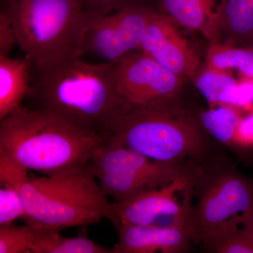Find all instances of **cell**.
Masks as SVG:
<instances>
[{
    "label": "cell",
    "mask_w": 253,
    "mask_h": 253,
    "mask_svg": "<svg viewBox=\"0 0 253 253\" xmlns=\"http://www.w3.org/2000/svg\"><path fill=\"white\" fill-rule=\"evenodd\" d=\"M232 217L201 243L204 252L253 253V237Z\"/></svg>",
    "instance_id": "cell-22"
},
{
    "label": "cell",
    "mask_w": 253,
    "mask_h": 253,
    "mask_svg": "<svg viewBox=\"0 0 253 253\" xmlns=\"http://www.w3.org/2000/svg\"><path fill=\"white\" fill-rule=\"evenodd\" d=\"M82 8L89 14H106L127 4L126 0H78Z\"/></svg>",
    "instance_id": "cell-27"
},
{
    "label": "cell",
    "mask_w": 253,
    "mask_h": 253,
    "mask_svg": "<svg viewBox=\"0 0 253 253\" xmlns=\"http://www.w3.org/2000/svg\"><path fill=\"white\" fill-rule=\"evenodd\" d=\"M200 122L214 140L223 146L234 148L241 118L235 106L219 105L198 113Z\"/></svg>",
    "instance_id": "cell-20"
},
{
    "label": "cell",
    "mask_w": 253,
    "mask_h": 253,
    "mask_svg": "<svg viewBox=\"0 0 253 253\" xmlns=\"http://www.w3.org/2000/svg\"><path fill=\"white\" fill-rule=\"evenodd\" d=\"M34 63L28 56L0 55V120L23 106L32 90Z\"/></svg>",
    "instance_id": "cell-15"
},
{
    "label": "cell",
    "mask_w": 253,
    "mask_h": 253,
    "mask_svg": "<svg viewBox=\"0 0 253 253\" xmlns=\"http://www.w3.org/2000/svg\"><path fill=\"white\" fill-rule=\"evenodd\" d=\"M112 253H186L192 249L187 224L159 226H121Z\"/></svg>",
    "instance_id": "cell-13"
},
{
    "label": "cell",
    "mask_w": 253,
    "mask_h": 253,
    "mask_svg": "<svg viewBox=\"0 0 253 253\" xmlns=\"http://www.w3.org/2000/svg\"><path fill=\"white\" fill-rule=\"evenodd\" d=\"M162 6L176 24L199 32L211 43L221 42L217 0H162Z\"/></svg>",
    "instance_id": "cell-14"
},
{
    "label": "cell",
    "mask_w": 253,
    "mask_h": 253,
    "mask_svg": "<svg viewBox=\"0 0 253 253\" xmlns=\"http://www.w3.org/2000/svg\"><path fill=\"white\" fill-rule=\"evenodd\" d=\"M31 181L38 189L61 202L98 213L111 222L114 219L111 204L86 166L67 175L34 176Z\"/></svg>",
    "instance_id": "cell-12"
},
{
    "label": "cell",
    "mask_w": 253,
    "mask_h": 253,
    "mask_svg": "<svg viewBox=\"0 0 253 253\" xmlns=\"http://www.w3.org/2000/svg\"><path fill=\"white\" fill-rule=\"evenodd\" d=\"M219 21L224 44L251 47L253 41V0H220Z\"/></svg>",
    "instance_id": "cell-16"
},
{
    "label": "cell",
    "mask_w": 253,
    "mask_h": 253,
    "mask_svg": "<svg viewBox=\"0 0 253 253\" xmlns=\"http://www.w3.org/2000/svg\"><path fill=\"white\" fill-rule=\"evenodd\" d=\"M194 80L211 108L223 104L234 106L239 83L229 73L206 67Z\"/></svg>",
    "instance_id": "cell-21"
},
{
    "label": "cell",
    "mask_w": 253,
    "mask_h": 253,
    "mask_svg": "<svg viewBox=\"0 0 253 253\" xmlns=\"http://www.w3.org/2000/svg\"><path fill=\"white\" fill-rule=\"evenodd\" d=\"M156 13L129 3L106 14L86 13L76 54L81 58L93 56L101 63L117 62L137 51Z\"/></svg>",
    "instance_id": "cell-6"
},
{
    "label": "cell",
    "mask_w": 253,
    "mask_h": 253,
    "mask_svg": "<svg viewBox=\"0 0 253 253\" xmlns=\"http://www.w3.org/2000/svg\"><path fill=\"white\" fill-rule=\"evenodd\" d=\"M251 146H253V115L241 118L233 149L241 151Z\"/></svg>",
    "instance_id": "cell-28"
},
{
    "label": "cell",
    "mask_w": 253,
    "mask_h": 253,
    "mask_svg": "<svg viewBox=\"0 0 253 253\" xmlns=\"http://www.w3.org/2000/svg\"><path fill=\"white\" fill-rule=\"evenodd\" d=\"M15 44H17L16 35L11 21L5 13L0 12V55L9 56Z\"/></svg>",
    "instance_id": "cell-26"
},
{
    "label": "cell",
    "mask_w": 253,
    "mask_h": 253,
    "mask_svg": "<svg viewBox=\"0 0 253 253\" xmlns=\"http://www.w3.org/2000/svg\"><path fill=\"white\" fill-rule=\"evenodd\" d=\"M1 1H4V0H1Z\"/></svg>",
    "instance_id": "cell-32"
},
{
    "label": "cell",
    "mask_w": 253,
    "mask_h": 253,
    "mask_svg": "<svg viewBox=\"0 0 253 253\" xmlns=\"http://www.w3.org/2000/svg\"><path fill=\"white\" fill-rule=\"evenodd\" d=\"M241 152L240 154L242 155L245 158L251 160V161H253V146L248 148V149L241 150Z\"/></svg>",
    "instance_id": "cell-30"
},
{
    "label": "cell",
    "mask_w": 253,
    "mask_h": 253,
    "mask_svg": "<svg viewBox=\"0 0 253 253\" xmlns=\"http://www.w3.org/2000/svg\"><path fill=\"white\" fill-rule=\"evenodd\" d=\"M250 48H251V49H253V41L252 44H251V47H250Z\"/></svg>",
    "instance_id": "cell-31"
},
{
    "label": "cell",
    "mask_w": 253,
    "mask_h": 253,
    "mask_svg": "<svg viewBox=\"0 0 253 253\" xmlns=\"http://www.w3.org/2000/svg\"><path fill=\"white\" fill-rule=\"evenodd\" d=\"M113 68L114 63L89 62L76 54L35 68L28 107L81 130L111 134L128 109L116 89Z\"/></svg>",
    "instance_id": "cell-1"
},
{
    "label": "cell",
    "mask_w": 253,
    "mask_h": 253,
    "mask_svg": "<svg viewBox=\"0 0 253 253\" xmlns=\"http://www.w3.org/2000/svg\"><path fill=\"white\" fill-rule=\"evenodd\" d=\"M99 179L103 194L113 198L116 202H123L141 194L165 186L150 176L126 170L99 173Z\"/></svg>",
    "instance_id": "cell-17"
},
{
    "label": "cell",
    "mask_w": 253,
    "mask_h": 253,
    "mask_svg": "<svg viewBox=\"0 0 253 253\" xmlns=\"http://www.w3.org/2000/svg\"><path fill=\"white\" fill-rule=\"evenodd\" d=\"M110 140L161 162L204 166L223 154L180 96L128 108Z\"/></svg>",
    "instance_id": "cell-2"
},
{
    "label": "cell",
    "mask_w": 253,
    "mask_h": 253,
    "mask_svg": "<svg viewBox=\"0 0 253 253\" xmlns=\"http://www.w3.org/2000/svg\"><path fill=\"white\" fill-rule=\"evenodd\" d=\"M34 230L27 225L0 226V253H31Z\"/></svg>",
    "instance_id": "cell-23"
},
{
    "label": "cell",
    "mask_w": 253,
    "mask_h": 253,
    "mask_svg": "<svg viewBox=\"0 0 253 253\" xmlns=\"http://www.w3.org/2000/svg\"><path fill=\"white\" fill-rule=\"evenodd\" d=\"M206 67L224 72L234 70L246 79L253 80V49L224 43H211L206 54Z\"/></svg>",
    "instance_id": "cell-19"
},
{
    "label": "cell",
    "mask_w": 253,
    "mask_h": 253,
    "mask_svg": "<svg viewBox=\"0 0 253 253\" xmlns=\"http://www.w3.org/2000/svg\"><path fill=\"white\" fill-rule=\"evenodd\" d=\"M137 51L151 56L183 81L194 80L197 74V53L178 31L176 23L164 13L155 14Z\"/></svg>",
    "instance_id": "cell-9"
},
{
    "label": "cell",
    "mask_w": 253,
    "mask_h": 253,
    "mask_svg": "<svg viewBox=\"0 0 253 253\" xmlns=\"http://www.w3.org/2000/svg\"><path fill=\"white\" fill-rule=\"evenodd\" d=\"M28 169L15 162L0 149V185L19 189L28 178Z\"/></svg>",
    "instance_id": "cell-25"
},
{
    "label": "cell",
    "mask_w": 253,
    "mask_h": 253,
    "mask_svg": "<svg viewBox=\"0 0 253 253\" xmlns=\"http://www.w3.org/2000/svg\"><path fill=\"white\" fill-rule=\"evenodd\" d=\"M118 94L129 107L180 96L184 81L141 51L114 63Z\"/></svg>",
    "instance_id": "cell-7"
},
{
    "label": "cell",
    "mask_w": 253,
    "mask_h": 253,
    "mask_svg": "<svg viewBox=\"0 0 253 253\" xmlns=\"http://www.w3.org/2000/svg\"><path fill=\"white\" fill-rule=\"evenodd\" d=\"M27 217L18 189L1 186L0 189V226L13 224L16 219Z\"/></svg>",
    "instance_id": "cell-24"
},
{
    "label": "cell",
    "mask_w": 253,
    "mask_h": 253,
    "mask_svg": "<svg viewBox=\"0 0 253 253\" xmlns=\"http://www.w3.org/2000/svg\"><path fill=\"white\" fill-rule=\"evenodd\" d=\"M33 228L31 253H112V249L103 247L85 235L63 237L60 234L61 229Z\"/></svg>",
    "instance_id": "cell-18"
},
{
    "label": "cell",
    "mask_w": 253,
    "mask_h": 253,
    "mask_svg": "<svg viewBox=\"0 0 253 253\" xmlns=\"http://www.w3.org/2000/svg\"><path fill=\"white\" fill-rule=\"evenodd\" d=\"M18 191L27 214L24 221L31 227L63 230L96 224L103 218L98 213L64 204L42 192L33 185L31 177L21 184Z\"/></svg>",
    "instance_id": "cell-11"
},
{
    "label": "cell",
    "mask_w": 253,
    "mask_h": 253,
    "mask_svg": "<svg viewBox=\"0 0 253 253\" xmlns=\"http://www.w3.org/2000/svg\"><path fill=\"white\" fill-rule=\"evenodd\" d=\"M196 174L151 190L128 201H115L111 204L114 215L112 224L116 229L121 226L154 225L161 219L185 212L193 203L192 183Z\"/></svg>",
    "instance_id": "cell-8"
},
{
    "label": "cell",
    "mask_w": 253,
    "mask_h": 253,
    "mask_svg": "<svg viewBox=\"0 0 253 253\" xmlns=\"http://www.w3.org/2000/svg\"><path fill=\"white\" fill-rule=\"evenodd\" d=\"M187 224L194 245H201L231 217L253 204V176L245 175L221 154L198 169Z\"/></svg>",
    "instance_id": "cell-5"
},
{
    "label": "cell",
    "mask_w": 253,
    "mask_h": 253,
    "mask_svg": "<svg viewBox=\"0 0 253 253\" xmlns=\"http://www.w3.org/2000/svg\"><path fill=\"white\" fill-rule=\"evenodd\" d=\"M17 44L34 63L47 67L76 54L86 13L78 0H4Z\"/></svg>",
    "instance_id": "cell-4"
},
{
    "label": "cell",
    "mask_w": 253,
    "mask_h": 253,
    "mask_svg": "<svg viewBox=\"0 0 253 253\" xmlns=\"http://www.w3.org/2000/svg\"><path fill=\"white\" fill-rule=\"evenodd\" d=\"M86 166L94 176L99 173L126 170L151 176L166 185L183 178L193 177L200 166L193 162L154 161L109 139L96 149Z\"/></svg>",
    "instance_id": "cell-10"
},
{
    "label": "cell",
    "mask_w": 253,
    "mask_h": 253,
    "mask_svg": "<svg viewBox=\"0 0 253 253\" xmlns=\"http://www.w3.org/2000/svg\"><path fill=\"white\" fill-rule=\"evenodd\" d=\"M0 121V149L23 167L48 176L81 170L111 139V134L81 130L23 106Z\"/></svg>",
    "instance_id": "cell-3"
},
{
    "label": "cell",
    "mask_w": 253,
    "mask_h": 253,
    "mask_svg": "<svg viewBox=\"0 0 253 253\" xmlns=\"http://www.w3.org/2000/svg\"><path fill=\"white\" fill-rule=\"evenodd\" d=\"M232 218L253 237V204L244 212Z\"/></svg>",
    "instance_id": "cell-29"
}]
</instances>
